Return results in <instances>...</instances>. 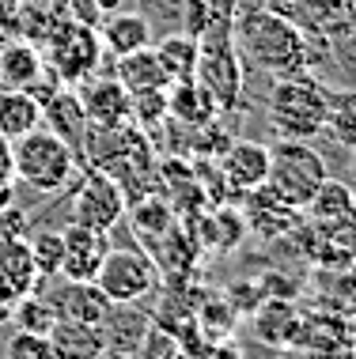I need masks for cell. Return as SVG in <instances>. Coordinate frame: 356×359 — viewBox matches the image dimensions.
Here are the masks:
<instances>
[{
  "label": "cell",
  "instance_id": "29",
  "mask_svg": "<svg viewBox=\"0 0 356 359\" xmlns=\"http://www.w3.org/2000/svg\"><path fill=\"white\" fill-rule=\"evenodd\" d=\"M23 227H27V212L19 208H0V242H12V238H23Z\"/></svg>",
  "mask_w": 356,
  "mask_h": 359
},
{
  "label": "cell",
  "instance_id": "12",
  "mask_svg": "<svg viewBox=\"0 0 356 359\" xmlns=\"http://www.w3.org/2000/svg\"><path fill=\"white\" fill-rule=\"evenodd\" d=\"M80 106L88 114V125L95 129H118V125L129 121V91L118 83V76L110 80H91L80 95Z\"/></svg>",
  "mask_w": 356,
  "mask_h": 359
},
{
  "label": "cell",
  "instance_id": "14",
  "mask_svg": "<svg viewBox=\"0 0 356 359\" xmlns=\"http://www.w3.org/2000/svg\"><path fill=\"white\" fill-rule=\"evenodd\" d=\"M216 99L205 91L197 80H182L167 87V114L178 125H190V129H209L216 118Z\"/></svg>",
  "mask_w": 356,
  "mask_h": 359
},
{
  "label": "cell",
  "instance_id": "25",
  "mask_svg": "<svg viewBox=\"0 0 356 359\" xmlns=\"http://www.w3.org/2000/svg\"><path fill=\"white\" fill-rule=\"evenodd\" d=\"M12 314V322L23 329V333H50L53 322H57V314H53V306H50V299H38V295H27V299H19V303L8 310Z\"/></svg>",
  "mask_w": 356,
  "mask_h": 359
},
{
  "label": "cell",
  "instance_id": "28",
  "mask_svg": "<svg viewBox=\"0 0 356 359\" xmlns=\"http://www.w3.org/2000/svg\"><path fill=\"white\" fill-rule=\"evenodd\" d=\"M167 201H156V197H140L137 212H133V223H137L140 231H167Z\"/></svg>",
  "mask_w": 356,
  "mask_h": 359
},
{
  "label": "cell",
  "instance_id": "7",
  "mask_svg": "<svg viewBox=\"0 0 356 359\" xmlns=\"http://www.w3.org/2000/svg\"><path fill=\"white\" fill-rule=\"evenodd\" d=\"M159 284V265L144 250H107L99 273H95V287L103 291L107 303H125L133 306L137 299L152 295Z\"/></svg>",
  "mask_w": 356,
  "mask_h": 359
},
{
  "label": "cell",
  "instance_id": "13",
  "mask_svg": "<svg viewBox=\"0 0 356 359\" xmlns=\"http://www.w3.org/2000/svg\"><path fill=\"white\" fill-rule=\"evenodd\" d=\"M53 359H99L107 352V337L95 322H72V318H57L50 333Z\"/></svg>",
  "mask_w": 356,
  "mask_h": 359
},
{
  "label": "cell",
  "instance_id": "26",
  "mask_svg": "<svg viewBox=\"0 0 356 359\" xmlns=\"http://www.w3.org/2000/svg\"><path fill=\"white\" fill-rule=\"evenodd\" d=\"M129 118H137L144 129H156L167 121V87H152V91H133L129 95Z\"/></svg>",
  "mask_w": 356,
  "mask_h": 359
},
{
  "label": "cell",
  "instance_id": "4",
  "mask_svg": "<svg viewBox=\"0 0 356 359\" xmlns=\"http://www.w3.org/2000/svg\"><path fill=\"white\" fill-rule=\"evenodd\" d=\"M197 72L194 80L216 99L220 110H235L243 95V61L232 42V15L216 19L205 34L197 38Z\"/></svg>",
  "mask_w": 356,
  "mask_h": 359
},
{
  "label": "cell",
  "instance_id": "1",
  "mask_svg": "<svg viewBox=\"0 0 356 359\" xmlns=\"http://www.w3.org/2000/svg\"><path fill=\"white\" fill-rule=\"evenodd\" d=\"M232 38L258 69L273 76H300L319 65L315 38H307L292 19L277 15L273 8H243V12H235Z\"/></svg>",
  "mask_w": 356,
  "mask_h": 359
},
{
  "label": "cell",
  "instance_id": "3",
  "mask_svg": "<svg viewBox=\"0 0 356 359\" xmlns=\"http://www.w3.org/2000/svg\"><path fill=\"white\" fill-rule=\"evenodd\" d=\"M12 144V167L15 178L27 182L34 193H61L76 174V151L50 129H31Z\"/></svg>",
  "mask_w": 356,
  "mask_h": 359
},
{
  "label": "cell",
  "instance_id": "16",
  "mask_svg": "<svg viewBox=\"0 0 356 359\" xmlns=\"http://www.w3.org/2000/svg\"><path fill=\"white\" fill-rule=\"evenodd\" d=\"M42 114H46V121H50L46 129L57 133L69 148L72 144H84V137H88V114H84L80 95H76L72 87H61V91L42 106Z\"/></svg>",
  "mask_w": 356,
  "mask_h": 359
},
{
  "label": "cell",
  "instance_id": "22",
  "mask_svg": "<svg viewBox=\"0 0 356 359\" xmlns=\"http://www.w3.org/2000/svg\"><path fill=\"white\" fill-rule=\"evenodd\" d=\"M159 57V65H163V72H167V87L171 83H182V80H194V72H197V38H190V34H167V38H159V46H152Z\"/></svg>",
  "mask_w": 356,
  "mask_h": 359
},
{
  "label": "cell",
  "instance_id": "2",
  "mask_svg": "<svg viewBox=\"0 0 356 359\" xmlns=\"http://www.w3.org/2000/svg\"><path fill=\"white\" fill-rule=\"evenodd\" d=\"M326 110H330V91L311 72L277 76L273 91H269V121H273L277 137L284 140L319 137L326 129Z\"/></svg>",
  "mask_w": 356,
  "mask_h": 359
},
{
  "label": "cell",
  "instance_id": "18",
  "mask_svg": "<svg viewBox=\"0 0 356 359\" xmlns=\"http://www.w3.org/2000/svg\"><path fill=\"white\" fill-rule=\"evenodd\" d=\"M114 76H118V83L125 91H152V87H167V72H163L159 57L152 46H144V50H133L118 57V65H114Z\"/></svg>",
  "mask_w": 356,
  "mask_h": 359
},
{
  "label": "cell",
  "instance_id": "19",
  "mask_svg": "<svg viewBox=\"0 0 356 359\" xmlns=\"http://www.w3.org/2000/svg\"><path fill=\"white\" fill-rule=\"evenodd\" d=\"M42 65L46 61H42V53H38V46L27 42V38H8V42H0V80H4V87H19V91H23V87L42 72Z\"/></svg>",
  "mask_w": 356,
  "mask_h": 359
},
{
  "label": "cell",
  "instance_id": "27",
  "mask_svg": "<svg viewBox=\"0 0 356 359\" xmlns=\"http://www.w3.org/2000/svg\"><path fill=\"white\" fill-rule=\"evenodd\" d=\"M4 359H53L50 337L46 333H23V329H19L4 348Z\"/></svg>",
  "mask_w": 356,
  "mask_h": 359
},
{
  "label": "cell",
  "instance_id": "23",
  "mask_svg": "<svg viewBox=\"0 0 356 359\" xmlns=\"http://www.w3.org/2000/svg\"><path fill=\"white\" fill-rule=\"evenodd\" d=\"M326 129L341 148L356 151V87L349 91H330V110H326Z\"/></svg>",
  "mask_w": 356,
  "mask_h": 359
},
{
  "label": "cell",
  "instance_id": "15",
  "mask_svg": "<svg viewBox=\"0 0 356 359\" xmlns=\"http://www.w3.org/2000/svg\"><path fill=\"white\" fill-rule=\"evenodd\" d=\"M99 38H103V50L114 53V57H125L133 50H144L152 46V23L144 12H110L99 27Z\"/></svg>",
  "mask_w": 356,
  "mask_h": 359
},
{
  "label": "cell",
  "instance_id": "17",
  "mask_svg": "<svg viewBox=\"0 0 356 359\" xmlns=\"http://www.w3.org/2000/svg\"><path fill=\"white\" fill-rule=\"evenodd\" d=\"M303 208H307V216L319 223L322 231H330V235H334V231H341V223L349 219V212H352V189L345 186V182L326 178Z\"/></svg>",
  "mask_w": 356,
  "mask_h": 359
},
{
  "label": "cell",
  "instance_id": "31",
  "mask_svg": "<svg viewBox=\"0 0 356 359\" xmlns=\"http://www.w3.org/2000/svg\"><path fill=\"white\" fill-rule=\"evenodd\" d=\"M121 4H125V0H95V8H99V12H107V15H110V12H118Z\"/></svg>",
  "mask_w": 356,
  "mask_h": 359
},
{
  "label": "cell",
  "instance_id": "11",
  "mask_svg": "<svg viewBox=\"0 0 356 359\" xmlns=\"http://www.w3.org/2000/svg\"><path fill=\"white\" fill-rule=\"evenodd\" d=\"M220 174L235 193H250L269 178V148L258 140H239L220 151Z\"/></svg>",
  "mask_w": 356,
  "mask_h": 359
},
{
  "label": "cell",
  "instance_id": "9",
  "mask_svg": "<svg viewBox=\"0 0 356 359\" xmlns=\"http://www.w3.org/2000/svg\"><path fill=\"white\" fill-rule=\"evenodd\" d=\"M65 238V257H61V273L69 284H95V273H99L103 257L110 250V238L107 231H91L84 223H69L61 231Z\"/></svg>",
  "mask_w": 356,
  "mask_h": 359
},
{
  "label": "cell",
  "instance_id": "30",
  "mask_svg": "<svg viewBox=\"0 0 356 359\" xmlns=\"http://www.w3.org/2000/svg\"><path fill=\"white\" fill-rule=\"evenodd\" d=\"M12 197H15V186H12V182H0V208L12 205Z\"/></svg>",
  "mask_w": 356,
  "mask_h": 359
},
{
  "label": "cell",
  "instance_id": "5",
  "mask_svg": "<svg viewBox=\"0 0 356 359\" xmlns=\"http://www.w3.org/2000/svg\"><path fill=\"white\" fill-rule=\"evenodd\" d=\"M330 178L326 174L322 155L307 140H284L277 148H269V178L265 186L273 189L277 201H284L288 208H303L315 197V189Z\"/></svg>",
  "mask_w": 356,
  "mask_h": 359
},
{
  "label": "cell",
  "instance_id": "6",
  "mask_svg": "<svg viewBox=\"0 0 356 359\" xmlns=\"http://www.w3.org/2000/svg\"><path fill=\"white\" fill-rule=\"evenodd\" d=\"M42 46H46L42 61L61 76L65 87L84 83L88 76H95V69L103 65V53H107L99 31H95L88 19H76V15H65Z\"/></svg>",
  "mask_w": 356,
  "mask_h": 359
},
{
  "label": "cell",
  "instance_id": "21",
  "mask_svg": "<svg viewBox=\"0 0 356 359\" xmlns=\"http://www.w3.org/2000/svg\"><path fill=\"white\" fill-rule=\"evenodd\" d=\"M53 314L57 318H72V322H103V314H107V299H103V291L95 284H69L61 287L57 295L50 299Z\"/></svg>",
  "mask_w": 356,
  "mask_h": 359
},
{
  "label": "cell",
  "instance_id": "20",
  "mask_svg": "<svg viewBox=\"0 0 356 359\" xmlns=\"http://www.w3.org/2000/svg\"><path fill=\"white\" fill-rule=\"evenodd\" d=\"M38 125H42V106L19 87H4L0 91V140H15Z\"/></svg>",
  "mask_w": 356,
  "mask_h": 359
},
{
  "label": "cell",
  "instance_id": "8",
  "mask_svg": "<svg viewBox=\"0 0 356 359\" xmlns=\"http://www.w3.org/2000/svg\"><path fill=\"white\" fill-rule=\"evenodd\" d=\"M121 216H125V189L110 174L91 170L72 197V223H84L91 231H107L110 235V227Z\"/></svg>",
  "mask_w": 356,
  "mask_h": 359
},
{
  "label": "cell",
  "instance_id": "10",
  "mask_svg": "<svg viewBox=\"0 0 356 359\" xmlns=\"http://www.w3.org/2000/svg\"><path fill=\"white\" fill-rule=\"evenodd\" d=\"M38 269L31 261V250H27L23 238L0 242V310H12L19 299L34 295L38 287Z\"/></svg>",
  "mask_w": 356,
  "mask_h": 359
},
{
  "label": "cell",
  "instance_id": "24",
  "mask_svg": "<svg viewBox=\"0 0 356 359\" xmlns=\"http://www.w3.org/2000/svg\"><path fill=\"white\" fill-rule=\"evenodd\" d=\"M27 250H31V261H34L38 276L50 280V276L61 273V257H65V238H61V231L42 227L31 242H27Z\"/></svg>",
  "mask_w": 356,
  "mask_h": 359
}]
</instances>
